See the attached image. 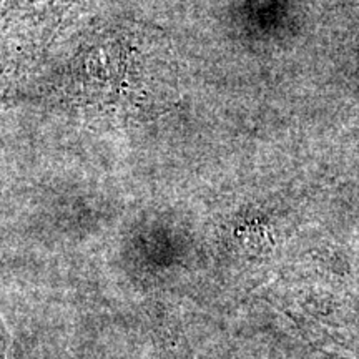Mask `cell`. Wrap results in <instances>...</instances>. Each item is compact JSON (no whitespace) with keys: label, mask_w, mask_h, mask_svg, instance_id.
I'll use <instances>...</instances> for the list:
<instances>
[{"label":"cell","mask_w":359,"mask_h":359,"mask_svg":"<svg viewBox=\"0 0 359 359\" xmlns=\"http://www.w3.org/2000/svg\"><path fill=\"white\" fill-rule=\"evenodd\" d=\"M168 42L155 27L137 22H114L92 30L80 45L62 77L65 100L77 107L140 109L151 98L140 92L142 75L172 72ZM145 87L151 88L150 85Z\"/></svg>","instance_id":"1"},{"label":"cell","mask_w":359,"mask_h":359,"mask_svg":"<svg viewBox=\"0 0 359 359\" xmlns=\"http://www.w3.org/2000/svg\"><path fill=\"white\" fill-rule=\"evenodd\" d=\"M93 0H0V97L11 98L43 45Z\"/></svg>","instance_id":"2"},{"label":"cell","mask_w":359,"mask_h":359,"mask_svg":"<svg viewBox=\"0 0 359 359\" xmlns=\"http://www.w3.org/2000/svg\"><path fill=\"white\" fill-rule=\"evenodd\" d=\"M0 359H7V331L0 314Z\"/></svg>","instance_id":"3"},{"label":"cell","mask_w":359,"mask_h":359,"mask_svg":"<svg viewBox=\"0 0 359 359\" xmlns=\"http://www.w3.org/2000/svg\"><path fill=\"white\" fill-rule=\"evenodd\" d=\"M170 359H178V358H170Z\"/></svg>","instance_id":"4"}]
</instances>
